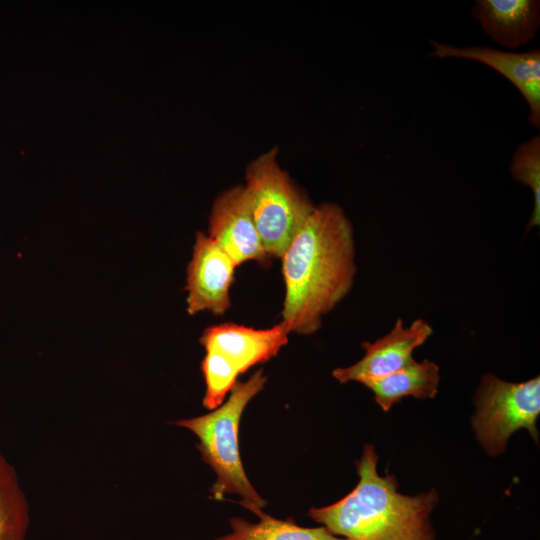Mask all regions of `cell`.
<instances>
[{
    "label": "cell",
    "mask_w": 540,
    "mask_h": 540,
    "mask_svg": "<svg viewBox=\"0 0 540 540\" xmlns=\"http://www.w3.org/2000/svg\"><path fill=\"white\" fill-rule=\"evenodd\" d=\"M201 370L206 386L203 405L209 410H214L223 403L227 393L237 383L239 375L213 351H205Z\"/></svg>",
    "instance_id": "cell-16"
},
{
    "label": "cell",
    "mask_w": 540,
    "mask_h": 540,
    "mask_svg": "<svg viewBox=\"0 0 540 540\" xmlns=\"http://www.w3.org/2000/svg\"><path fill=\"white\" fill-rule=\"evenodd\" d=\"M472 15L493 41L515 49L534 38L540 4L535 0H478Z\"/></svg>",
    "instance_id": "cell-11"
},
{
    "label": "cell",
    "mask_w": 540,
    "mask_h": 540,
    "mask_svg": "<svg viewBox=\"0 0 540 540\" xmlns=\"http://www.w3.org/2000/svg\"><path fill=\"white\" fill-rule=\"evenodd\" d=\"M277 148L268 150L246 167L244 185L264 249L281 258L315 206L298 189L278 162Z\"/></svg>",
    "instance_id": "cell-4"
},
{
    "label": "cell",
    "mask_w": 540,
    "mask_h": 540,
    "mask_svg": "<svg viewBox=\"0 0 540 540\" xmlns=\"http://www.w3.org/2000/svg\"><path fill=\"white\" fill-rule=\"evenodd\" d=\"M289 334L281 321L267 329L227 322L207 327L199 341L205 351L217 353L241 375L275 357L287 344Z\"/></svg>",
    "instance_id": "cell-9"
},
{
    "label": "cell",
    "mask_w": 540,
    "mask_h": 540,
    "mask_svg": "<svg viewBox=\"0 0 540 540\" xmlns=\"http://www.w3.org/2000/svg\"><path fill=\"white\" fill-rule=\"evenodd\" d=\"M474 403L477 409L472 426L478 441L489 455L503 453L510 436L522 428L527 429L538 442L539 376L513 383L486 374L476 391Z\"/></svg>",
    "instance_id": "cell-5"
},
{
    "label": "cell",
    "mask_w": 540,
    "mask_h": 540,
    "mask_svg": "<svg viewBox=\"0 0 540 540\" xmlns=\"http://www.w3.org/2000/svg\"><path fill=\"white\" fill-rule=\"evenodd\" d=\"M510 173L513 180L529 186L534 197V207L527 230L540 224V137L536 135L523 142L515 151Z\"/></svg>",
    "instance_id": "cell-15"
},
{
    "label": "cell",
    "mask_w": 540,
    "mask_h": 540,
    "mask_svg": "<svg viewBox=\"0 0 540 540\" xmlns=\"http://www.w3.org/2000/svg\"><path fill=\"white\" fill-rule=\"evenodd\" d=\"M29 507L13 466L0 454V540H25Z\"/></svg>",
    "instance_id": "cell-14"
},
{
    "label": "cell",
    "mask_w": 540,
    "mask_h": 540,
    "mask_svg": "<svg viewBox=\"0 0 540 540\" xmlns=\"http://www.w3.org/2000/svg\"><path fill=\"white\" fill-rule=\"evenodd\" d=\"M207 235L237 266L247 261L266 265L271 260L257 231L244 185L231 187L216 197Z\"/></svg>",
    "instance_id": "cell-7"
},
{
    "label": "cell",
    "mask_w": 540,
    "mask_h": 540,
    "mask_svg": "<svg viewBox=\"0 0 540 540\" xmlns=\"http://www.w3.org/2000/svg\"><path fill=\"white\" fill-rule=\"evenodd\" d=\"M266 381L260 368L246 381H237L227 401L212 412L175 422L198 437L197 449L217 475L210 488L212 497L222 500L227 493L240 495L239 503L255 514L267 502L256 492L244 471L239 451V425L246 405L264 388Z\"/></svg>",
    "instance_id": "cell-3"
},
{
    "label": "cell",
    "mask_w": 540,
    "mask_h": 540,
    "mask_svg": "<svg viewBox=\"0 0 540 540\" xmlns=\"http://www.w3.org/2000/svg\"><path fill=\"white\" fill-rule=\"evenodd\" d=\"M440 382L439 366L427 359H414L404 368L386 376L362 380L369 388L375 402L383 411H388L406 396L424 400L434 398Z\"/></svg>",
    "instance_id": "cell-12"
},
{
    "label": "cell",
    "mask_w": 540,
    "mask_h": 540,
    "mask_svg": "<svg viewBox=\"0 0 540 540\" xmlns=\"http://www.w3.org/2000/svg\"><path fill=\"white\" fill-rule=\"evenodd\" d=\"M236 263L207 234L197 232L187 267V312L223 315L231 307Z\"/></svg>",
    "instance_id": "cell-6"
},
{
    "label": "cell",
    "mask_w": 540,
    "mask_h": 540,
    "mask_svg": "<svg viewBox=\"0 0 540 540\" xmlns=\"http://www.w3.org/2000/svg\"><path fill=\"white\" fill-rule=\"evenodd\" d=\"M432 333V327L422 318L415 319L408 327H404L402 318H398L388 334L374 342L361 344L365 351L362 359L351 366L336 368L333 377L340 383H360L365 379L394 373L413 360V351L424 344Z\"/></svg>",
    "instance_id": "cell-8"
},
{
    "label": "cell",
    "mask_w": 540,
    "mask_h": 540,
    "mask_svg": "<svg viewBox=\"0 0 540 540\" xmlns=\"http://www.w3.org/2000/svg\"><path fill=\"white\" fill-rule=\"evenodd\" d=\"M260 521L250 523L231 518L232 533L216 540H346L338 538L323 527H301L292 518L276 519L262 510L256 514Z\"/></svg>",
    "instance_id": "cell-13"
},
{
    "label": "cell",
    "mask_w": 540,
    "mask_h": 540,
    "mask_svg": "<svg viewBox=\"0 0 540 540\" xmlns=\"http://www.w3.org/2000/svg\"><path fill=\"white\" fill-rule=\"evenodd\" d=\"M377 461L375 448L365 445L355 488L329 506L311 508L308 515L346 540H434L429 515L438 503L437 492L399 493L394 475L378 474Z\"/></svg>",
    "instance_id": "cell-2"
},
{
    "label": "cell",
    "mask_w": 540,
    "mask_h": 540,
    "mask_svg": "<svg viewBox=\"0 0 540 540\" xmlns=\"http://www.w3.org/2000/svg\"><path fill=\"white\" fill-rule=\"evenodd\" d=\"M431 56L465 58L481 62L507 78L523 95L529 109L528 121L533 127L540 126V51L525 53L500 51L489 47L458 48L435 40Z\"/></svg>",
    "instance_id": "cell-10"
},
{
    "label": "cell",
    "mask_w": 540,
    "mask_h": 540,
    "mask_svg": "<svg viewBox=\"0 0 540 540\" xmlns=\"http://www.w3.org/2000/svg\"><path fill=\"white\" fill-rule=\"evenodd\" d=\"M281 259L285 284L281 322L289 333L313 334L354 282L353 228L342 208L334 203L315 206Z\"/></svg>",
    "instance_id": "cell-1"
}]
</instances>
